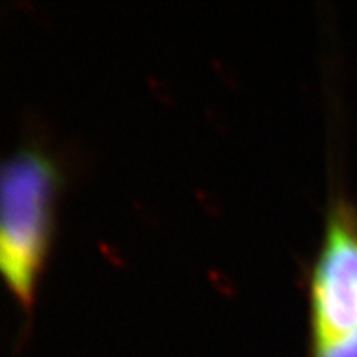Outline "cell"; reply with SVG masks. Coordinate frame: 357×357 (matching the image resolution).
I'll return each instance as SVG.
<instances>
[{"instance_id": "obj_1", "label": "cell", "mask_w": 357, "mask_h": 357, "mask_svg": "<svg viewBox=\"0 0 357 357\" xmlns=\"http://www.w3.org/2000/svg\"><path fill=\"white\" fill-rule=\"evenodd\" d=\"M58 169L38 147H24L2 167L0 268L17 303L30 307L53 230Z\"/></svg>"}, {"instance_id": "obj_2", "label": "cell", "mask_w": 357, "mask_h": 357, "mask_svg": "<svg viewBox=\"0 0 357 357\" xmlns=\"http://www.w3.org/2000/svg\"><path fill=\"white\" fill-rule=\"evenodd\" d=\"M311 346L357 331V212L334 200L310 276Z\"/></svg>"}, {"instance_id": "obj_3", "label": "cell", "mask_w": 357, "mask_h": 357, "mask_svg": "<svg viewBox=\"0 0 357 357\" xmlns=\"http://www.w3.org/2000/svg\"><path fill=\"white\" fill-rule=\"evenodd\" d=\"M311 357H357V331L324 344L311 346Z\"/></svg>"}]
</instances>
